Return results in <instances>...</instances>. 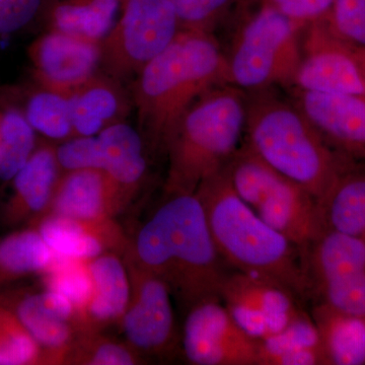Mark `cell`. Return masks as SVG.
I'll return each instance as SVG.
<instances>
[{
    "mask_svg": "<svg viewBox=\"0 0 365 365\" xmlns=\"http://www.w3.org/2000/svg\"><path fill=\"white\" fill-rule=\"evenodd\" d=\"M130 299L120 327L124 340L144 359L170 361L181 348L169 287L143 268L127 248L123 255Z\"/></svg>",
    "mask_w": 365,
    "mask_h": 365,
    "instance_id": "obj_9",
    "label": "cell"
},
{
    "mask_svg": "<svg viewBox=\"0 0 365 365\" xmlns=\"http://www.w3.org/2000/svg\"><path fill=\"white\" fill-rule=\"evenodd\" d=\"M145 361L125 340L98 331H81L72 343L66 364L136 365Z\"/></svg>",
    "mask_w": 365,
    "mask_h": 365,
    "instance_id": "obj_31",
    "label": "cell"
},
{
    "mask_svg": "<svg viewBox=\"0 0 365 365\" xmlns=\"http://www.w3.org/2000/svg\"><path fill=\"white\" fill-rule=\"evenodd\" d=\"M335 0H260L259 4L271 7L287 16L300 30L326 20Z\"/></svg>",
    "mask_w": 365,
    "mask_h": 365,
    "instance_id": "obj_37",
    "label": "cell"
},
{
    "mask_svg": "<svg viewBox=\"0 0 365 365\" xmlns=\"http://www.w3.org/2000/svg\"><path fill=\"white\" fill-rule=\"evenodd\" d=\"M247 93L245 144L269 167L319 201L348 163L302 110L275 88Z\"/></svg>",
    "mask_w": 365,
    "mask_h": 365,
    "instance_id": "obj_4",
    "label": "cell"
},
{
    "mask_svg": "<svg viewBox=\"0 0 365 365\" xmlns=\"http://www.w3.org/2000/svg\"><path fill=\"white\" fill-rule=\"evenodd\" d=\"M42 279L45 289L58 292L71 300L78 309L81 331L93 292L88 260L57 254L52 265L42 274Z\"/></svg>",
    "mask_w": 365,
    "mask_h": 365,
    "instance_id": "obj_30",
    "label": "cell"
},
{
    "mask_svg": "<svg viewBox=\"0 0 365 365\" xmlns=\"http://www.w3.org/2000/svg\"><path fill=\"white\" fill-rule=\"evenodd\" d=\"M34 130L51 141L74 137L71 97L38 85L26 93L24 104L19 107Z\"/></svg>",
    "mask_w": 365,
    "mask_h": 365,
    "instance_id": "obj_28",
    "label": "cell"
},
{
    "mask_svg": "<svg viewBox=\"0 0 365 365\" xmlns=\"http://www.w3.org/2000/svg\"><path fill=\"white\" fill-rule=\"evenodd\" d=\"M259 1H260V0H237V4L242 7H247L259 4Z\"/></svg>",
    "mask_w": 365,
    "mask_h": 365,
    "instance_id": "obj_40",
    "label": "cell"
},
{
    "mask_svg": "<svg viewBox=\"0 0 365 365\" xmlns=\"http://www.w3.org/2000/svg\"><path fill=\"white\" fill-rule=\"evenodd\" d=\"M195 193L225 265L278 283L297 297L311 294L302 251L240 198L225 169L201 182Z\"/></svg>",
    "mask_w": 365,
    "mask_h": 365,
    "instance_id": "obj_3",
    "label": "cell"
},
{
    "mask_svg": "<svg viewBox=\"0 0 365 365\" xmlns=\"http://www.w3.org/2000/svg\"><path fill=\"white\" fill-rule=\"evenodd\" d=\"M292 102L341 155L365 160V96L292 88Z\"/></svg>",
    "mask_w": 365,
    "mask_h": 365,
    "instance_id": "obj_13",
    "label": "cell"
},
{
    "mask_svg": "<svg viewBox=\"0 0 365 365\" xmlns=\"http://www.w3.org/2000/svg\"><path fill=\"white\" fill-rule=\"evenodd\" d=\"M74 136H96L128 115L129 101L121 85L109 76L93 74L71 95Z\"/></svg>",
    "mask_w": 365,
    "mask_h": 365,
    "instance_id": "obj_21",
    "label": "cell"
},
{
    "mask_svg": "<svg viewBox=\"0 0 365 365\" xmlns=\"http://www.w3.org/2000/svg\"><path fill=\"white\" fill-rule=\"evenodd\" d=\"M43 0H0V37L18 32L35 18Z\"/></svg>",
    "mask_w": 365,
    "mask_h": 365,
    "instance_id": "obj_38",
    "label": "cell"
},
{
    "mask_svg": "<svg viewBox=\"0 0 365 365\" xmlns=\"http://www.w3.org/2000/svg\"><path fill=\"white\" fill-rule=\"evenodd\" d=\"M38 85L71 95L96 73L101 43L50 30L29 48Z\"/></svg>",
    "mask_w": 365,
    "mask_h": 365,
    "instance_id": "obj_14",
    "label": "cell"
},
{
    "mask_svg": "<svg viewBox=\"0 0 365 365\" xmlns=\"http://www.w3.org/2000/svg\"><path fill=\"white\" fill-rule=\"evenodd\" d=\"M326 228L365 242V170H341L319 201Z\"/></svg>",
    "mask_w": 365,
    "mask_h": 365,
    "instance_id": "obj_23",
    "label": "cell"
},
{
    "mask_svg": "<svg viewBox=\"0 0 365 365\" xmlns=\"http://www.w3.org/2000/svg\"><path fill=\"white\" fill-rule=\"evenodd\" d=\"M120 1L57 0L50 9V30L102 43L114 26Z\"/></svg>",
    "mask_w": 365,
    "mask_h": 365,
    "instance_id": "obj_27",
    "label": "cell"
},
{
    "mask_svg": "<svg viewBox=\"0 0 365 365\" xmlns=\"http://www.w3.org/2000/svg\"><path fill=\"white\" fill-rule=\"evenodd\" d=\"M322 302L340 312L365 319V272L350 274L314 285Z\"/></svg>",
    "mask_w": 365,
    "mask_h": 365,
    "instance_id": "obj_33",
    "label": "cell"
},
{
    "mask_svg": "<svg viewBox=\"0 0 365 365\" xmlns=\"http://www.w3.org/2000/svg\"><path fill=\"white\" fill-rule=\"evenodd\" d=\"M300 33L287 16L259 4L225 54L228 83L245 93L276 86L292 88L302 58Z\"/></svg>",
    "mask_w": 365,
    "mask_h": 365,
    "instance_id": "obj_7",
    "label": "cell"
},
{
    "mask_svg": "<svg viewBox=\"0 0 365 365\" xmlns=\"http://www.w3.org/2000/svg\"><path fill=\"white\" fill-rule=\"evenodd\" d=\"M0 306L7 307L42 348L45 364H66L78 330L45 304L42 292L0 290Z\"/></svg>",
    "mask_w": 365,
    "mask_h": 365,
    "instance_id": "obj_18",
    "label": "cell"
},
{
    "mask_svg": "<svg viewBox=\"0 0 365 365\" xmlns=\"http://www.w3.org/2000/svg\"><path fill=\"white\" fill-rule=\"evenodd\" d=\"M45 364L42 348L7 307L0 306V365Z\"/></svg>",
    "mask_w": 365,
    "mask_h": 365,
    "instance_id": "obj_32",
    "label": "cell"
},
{
    "mask_svg": "<svg viewBox=\"0 0 365 365\" xmlns=\"http://www.w3.org/2000/svg\"><path fill=\"white\" fill-rule=\"evenodd\" d=\"M225 83L227 55L213 34L180 31L139 72L134 91L140 133L151 153H167L182 115L204 93Z\"/></svg>",
    "mask_w": 365,
    "mask_h": 365,
    "instance_id": "obj_2",
    "label": "cell"
},
{
    "mask_svg": "<svg viewBox=\"0 0 365 365\" xmlns=\"http://www.w3.org/2000/svg\"><path fill=\"white\" fill-rule=\"evenodd\" d=\"M354 50L355 55H356L357 61H359L360 71H361L362 78H364L365 83V49H359V48H354Z\"/></svg>",
    "mask_w": 365,
    "mask_h": 365,
    "instance_id": "obj_39",
    "label": "cell"
},
{
    "mask_svg": "<svg viewBox=\"0 0 365 365\" xmlns=\"http://www.w3.org/2000/svg\"><path fill=\"white\" fill-rule=\"evenodd\" d=\"M181 31L170 0H124L122 14L101 43L115 78L139 74Z\"/></svg>",
    "mask_w": 365,
    "mask_h": 365,
    "instance_id": "obj_8",
    "label": "cell"
},
{
    "mask_svg": "<svg viewBox=\"0 0 365 365\" xmlns=\"http://www.w3.org/2000/svg\"><path fill=\"white\" fill-rule=\"evenodd\" d=\"M57 254L36 228L16 230L0 239V290L28 276L46 272Z\"/></svg>",
    "mask_w": 365,
    "mask_h": 365,
    "instance_id": "obj_26",
    "label": "cell"
},
{
    "mask_svg": "<svg viewBox=\"0 0 365 365\" xmlns=\"http://www.w3.org/2000/svg\"><path fill=\"white\" fill-rule=\"evenodd\" d=\"M220 299L235 323L255 340L279 332L302 311L287 288L239 271L227 274Z\"/></svg>",
    "mask_w": 365,
    "mask_h": 365,
    "instance_id": "obj_11",
    "label": "cell"
},
{
    "mask_svg": "<svg viewBox=\"0 0 365 365\" xmlns=\"http://www.w3.org/2000/svg\"><path fill=\"white\" fill-rule=\"evenodd\" d=\"M327 364H365V319L340 313L324 302L312 313Z\"/></svg>",
    "mask_w": 365,
    "mask_h": 365,
    "instance_id": "obj_25",
    "label": "cell"
},
{
    "mask_svg": "<svg viewBox=\"0 0 365 365\" xmlns=\"http://www.w3.org/2000/svg\"><path fill=\"white\" fill-rule=\"evenodd\" d=\"M30 227L61 256L91 260L105 253L124 255L130 239L115 218L78 220L47 213Z\"/></svg>",
    "mask_w": 365,
    "mask_h": 365,
    "instance_id": "obj_15",
    "label": "cell"
},
{
    "mask_svg": "<svg viewBox=\"0 0 365 365\" xmlns=\"http://www.w3.org/2000/svg\"><path fill=\"white\" fill-rule=\"evenodd\" d=\"M62 172L51 141L38 143L20 172L14 176L13 193L4 205L2 220L7 227H28L47 215Z\"/></svg>",
    "mask_w": 365,
    "mask_h": 365,
    "instance_id": "obj_16",
    "label": "cell"
},
{
    "mask_svg": "<svg viewBox=\"0 0 365 365\" xmlns=\"http://www.w3.org/2000/svg\"><path fill=\"white\" fill-rule=\"evenodd\" d=\"M300 46L302 58L292 88L365 96L354 48L336 37L325 21L307 26L300 33Z\"/></svg>",
    "mask_w": 365,
    "mask_h": 365,
    "instance_id": "obj_12",
    "label": "cell"
},
{
    "mask_svg": "<svg viewBox=\"0 0 365 365\" xmlns=\"http://www.w3.org/2000/svg\"><path fill=\"white\" fill-rule=\"evenodd\" d=\"M247 93L225 83L201 96L180 120L168 148L165 194L195 193L199 185L225 169L241 148Z\"/></svg>",
    "mask_w": 365,
    "mask_h": 365,
    "instance_id": "obj_5",
    "label": "cell"
},
{
    "mask_svg": "<svg viewBox=\"0 0 365 365\" xmlns=\"http://www.w3.org/2000/svg\"><path fill=\"white\" fill-rule=\"evenodd\" d=\"M165 195L130 240L129 250L188 311L203 300L220 299L227 272L197 194Z\"/></svg>",
    "mask_w": 365,
    "mask_h": 365,
    "instance_id": "obj_1",
    "label": "cell"
},
{
    "mask_svg": "<svg viewBox=\"0 0 365 365\" xmlns=\"http://www.w3.org/2000/svg\"><path fill=\"white\" fill-rule=\"evenodd\" d=\"M93 292L81 331L104 332L120 325L130 299V280L123 255L105 253L88 260ZM79 331V332H81Z\"/></svg>",
    "mask_w": 365,
    "mask_h": 365,
    "instance_id": "obj_19",
    "label": "cell"
},
{
    "mask_svg": "<svg viewBox=\"0 0 365 365\" xmlns=\"http://www.w3.org/2000/svg\"><path fill=\"white\" fill-rule=\"evenodd\" d=\"M55 151L62 173L103 170L102 151L98 136H74L61 141Z\"/></svg>",
    "mask_w": 365,
    "mask_h": 365,
    "instance_id": "obj_36",
    "label": "cell"
},
{
    "mask_svg": "<svg viewBox=\"0 0 365 365\" xmlns=\"http://www.w3.org/2000/svg\"><path fill=\"white\" fill-rule=\"evenodd\" d=\"M114 182L103 170L62 173L48 213L78 220L115 218L123 212Z\"/></svg>",
    "mask_w": 365,
    "mask_h": 365,
    "instance_id": "obj_17",
    "label": "cell"
},
{
    "mask_svg": "<svg viewBox=\"0 0 365 365\" xmlns=\"http://www.w3.org/2000/svg\"><path fill=\"white\" fill-rule=\"evenodd\" d=\"M324 21L346 44L365 49V0H335Z\"/></svg>",
    "mask_w": 365,
    "mask_h": 365,
    "instance_id": "obj_35",
    "label": "cell"
},
{
    "mask_svg": "<svg viewBox=\"0 0 365 365\" xmlns=\"http://www.w3.org/2000/svg\"><path fill=\"white\" fill-rule=\"evenodd\" d=\"M103 170L116 187L123 210L130 205L145 180L148 163L140 132L121 122L98 134Z\"/></svg>",
    "mask_w": 365,
    "mask_h": 365,
    "instance_id": "obj_20",
    "label": "cell"
},
{
    "mask_svg": "<svg viewBox=\"0 0 365 365\" xmlns=\"http://www.w3.org/2000/svg\"><path fill=\"white\" fill-rule=\"evenodd\" d=\"M181 31L212 34L237 0H170Z\"/></svg>",
    "mask_w": 365,
    "mask_h": 365,
    "instance_id": "obj_34",
    "label": "cell"
},
{
    "mask_svg": "<svg viewBox=\"0 0 365 365\" xmlns=\"http://www.w3.org/2000/svg\"><path fill=\"white\" fill-rule=\"evenodd\" d=\"M258 346L259 365L328 364L318 328L304 311L279 332L258 340Z\"/></svg>",
    "mask_w": 365,
    "mask_h": 365,
    "instance_id": "obj_24",
    "label": "cell"
},
{
    "mask_svg": "<svg viewBox=\"0 0 365 365\" xmlns=\"http://www.w3.org/2000/svg\"><path fill=\"white\" fill-rule=\"evenodd\" d=\"M36 131L19 107L0 111V180L11 181L37 146Z\"/></svg>",
    "mask_w": 365,
    "mask_h": 365,
    "instance_id": "obj_29",
    "label": "cell"
},
{
    "mask_svg": "<svg viewBox=\"0 0 365 365\" xmlns=\"http://www.w3.org/2000/svg\"><path fill=\"white\" fill-rule=\"evenodd\" d=\"M304 260L314 289L319 283L365 272V242L325 227L309 245Z\"/></svg>",
    "mask_w": 365,
    "mask_h": 365,
    "instance_id": "obj_22",
    "label": "cell"
},
{
    "mask_svg": "<svg viewBox=\"0 0 365 365\" xmlns=\"http://www.w3.org/2000/svg\"><path fill=\"white\" fill-rule=\"evenodd\" d=\"M225 170L240 198L304 256L309 245L325 230L319 201L269 167L245 143Z\"/></svg>",
    "mask_w": 365,
    "mask_h": 365,
    "instance_id": "obj_6",
    "label": "cell"
},
{
    "mask_svg": "<svg viewBox=\"0 0 365 365\" xmlns=\"http://www.w3.org/2000/svg\"><path fill=\"white\" fill-rule=\"evenodd\" d=\"M181 348L195 365H259L258 340L235 323L220 299L198 302L187 311Z\"/></svg>",
    "mask_w": 365,
    "mask_h": 365,
    "instance_id": "obj_10",
    "label": "cell"
}]
</instances>
